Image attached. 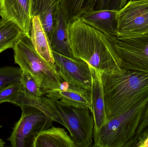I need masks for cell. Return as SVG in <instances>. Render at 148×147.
<instances>
[{"label": "cell", "instance_id": "obj_1", "mask_svg": "<svg viewBox=\"0 0 148 147\" xmlns=\"http://www.w3.org/2000/svg\"><path fill=\"white\" fill-rule=\"evenodd\" d=\"M69 39L74 57L107 75L123 68L110 39L79 19L69 24Z\"/></svg>", "mask_w": 148, "mask_h": 147}, {"label": "cell", "instance_id": "obj_2", "mask_svg": "<svg viewBox=\"0 0 148 147\" xmlns=\"http://www.w3.org/2000/svg\"><path fill=\"white\" fill-rule=\"evenodd\" d=\"M108 121L148 98V74L124 69L121 72L102 74Z\"/></svg>", "mask_w": 148, "mask_h": 147}, {"label": "cell", "instance_id": "obj_3", "mask_svg": "<svg viewBox=\"0 0 148 147\" xmlns=\"http://www.w3.org/2000/svg\"><path fill=\"white\" fill-rule=\"evenodd\" d=\"M148 105V98L94 131L93 147H127L135 136Z\"/></svg>", "mask_w": 148, "mask_h": 147}, {"label": "cell", "instance_id": "obj_4", "mask_svg": "<svg viewBox=\"0 0 148 147\" xmlns=\"http://www.w3.org/2000/svg\"><path fill=\"white\" fill-rule=\"evenodd\" d=\"M15 63L22 70L29 72L44 95L48 91L59 89L63 81L55 64L43 59L36 51L30 38L23 34L13 47Z\"/></svg>", "mask_w": 148, "mask_h": 147}, {"label": "cell", "instance_id": "obj_5", "mask_svg": "<svg viewBox=\"0 0 148 147\" xmlns=\"http://www.w3.org/2000/svg\"><path fill=\"white\" fill-rule=\"evenodd\" d=\"M45 98L68 130L76 147L91 146L94 141V121L90 110L62 105L55 100Z\"/></svg>", "mask_w": 148, "mask_h": 147}, {"label": "cell", "instance_id": "obj_6", "mask_svg": "<svg viewBox=\"0 0 148 147\" xmlns=\"http://www.w3.org/2000/svg\"><path fill=\"white\" fill-rule=\"evenodd\" d=\"M21 116L13 128L8 140L13 147H32L37 135L50 127L52 121L39 109L22 105Z\"/></svg>", "mask_w": 148, "mask_h": 147}, {"label": "cell", "instance_id": "obj_7", "mask_svg": "<svg viewBox=\"0 0 148 147\" xmlns=\"http://www.w3.org/2000/svg\"><path fill=\"white\" fill-rule=\"evenodd\" d=\"M110 39L123 68L148 74V33Z\"/></svg>", "mask_w": 148, "mask_h": 147}, {"label": "cell", "instance_id": "obj_8", "mask_svg": "<svg viewBox=\"0 0 148 147\" xmlns=\"http://www.w3.org/2000/svg\"><path fill=\"white\" fill-rule=\"evenodd\" d=\"M116 36L132 37L148 33V0L130 1L117 11Z\"/></svg>", "mask_w": 148, "mask_h": 147}, {"label": "cell", "instance_id": "obj_9", "mask_svg": "<svg viewBox=\"0 0 148 147\" xmlns=\"http://www.w3.org/2000/svg\"><path fill=\"white\" fill-rule=\"evenodd\" d=\"M57 73L63 82L90 90L91 77L88 63L53 51Z\"/></svg>", "mask_w": 148, "mask_h": 147}, {"label": "cell", "instance_id": "obj_10", "mask_svg": "<svg viewBox=\"0 0 148 147\" xmlns=\"http://www.w3.org/2000/svg\"><path fill=\"white\" fill-rule=\"evenodd\" d=\"M0 17L16 25L30 38L32 19L30 0H0Z\"/></svg>", "mask_w": 148, "mask_h": 147}, {"label": "cell", "instance_id": "obj_11", "mask_svg": "<svg viewBox=\"0 0 148 147\" xmlns=\"http://www.w3.org/2000/svg\"><path fill=\"white\" fill-rule=\"evenodd\" d=\"M44 96L62 105L88 108L91 110L90 90L65 82L59 89L48 91Z\"/></svg>", "mask_w": 148, "mask_h": 147}, {"label": "cell", "instance_id": "obj_12", "mask_svg": "<svg viewBox=\"0 0 148 147\" xmlns=\"http://www.w3.org/2000/svg\"><path fill=\"white\" fill-rule=\"evenodd\" d=\"M88 65L91 77L90 92L91 111L94 121V131H97L108 121L104 102L103 72L100 70Z\"/></svg>", "mask_w": 148, "mask_h": 147}, {"label": "cell", "instance_id": "obj_13", "mask_svg": "<svg viewBox=\"0 0 148 147\" xmlns=\"http://www.w3.org/2000/svg\"><path fill=\"white\" fill-rule=\"evenodd\" d=\"M117 11L113 10H93L80 16V19L109 38L116 36Z\"/></svg>", "mask_w": 148, "mask_h": 147}, {"label": "cell", "instance_id": "obj_14", "mask_svg": "<svg viewBox=\"0 0 148 147\" xmlns=\"http://www.w3.org/2000/svg\"><path fill=\"white\" fill-rule=\"evenodd\" d=\"M62 0H30L31 19L39 16L49 38L55 23L56 14L61 7Z\"/></svg>", "mask_w": 148, "mask_h": 147}, {"label": "cell", "instance_id": "obj_15", "mask_svg": "<svg viewBox=\"0 0 148 147\" xmlns=\"http://www.w3.org/2000/svg\"><path fill=\"white\" fill-rule=\"evenodd\" d=\"M69 23L61 8L56 14L53 32L49 37L53 51L69 57H74L69 44Z\"/></svg>", "mask_w": 148, "mask_h": 147}, {"label": "cell", "instance_id": "obj_16", "mask_svg": "<svg viewBox=\"0 0 148 147\" xmlns=\"http://www.w3.org/2000/svg\"><path fill=\"white\" fill-rule=\"evenodd\" d=\"M32 147H76L70 135L64 129L52 127L42 131Z\"/></svg>", "mask_w": 148, "mask_h": 147}, {"label": "cell", "instance_id": "obj_17", "mask_svg": "<svg viewBox=\"0 0 148 147\" xmlns=\"http://www.w3.org/2000/svg\"><path fill=\"white\" fill-rule=\"evenodd\" d=\"M30 39L37 53L46 61L54 64L49 38L39 16L32 18Z\"/></svg>", "mask_w": 148, "mask_h": 147}, {"label": "cell", "instance_id": "obj_18", "mask_svg": "<svg viewBox=\"0 0 148 147\" xmlns=\"http://www.w3.org/2000/svg\"><path fill=\"white\" fill-rule=\"evenodd\" d=\"M99 0H62L61 8L69 24L87 12L96 10Z\"/></svg>", "mask_w": 148, "mask_h": 147}, {"label": "cell", "instance_id": "obj_19", "mask_svg": "<svg viewBox=\"0 0 148 147\" xmlns=\"http://www.w3.org/2000/svg\"><path fill=\"white\" fill-rule=\"evenodd\" d=\"M21 30L14 23L0 19V54L14 47L22 35Z\"/></svg>", "mask_w": 148, "mask_h": 147}, {"label": "cell", "instance_id": "obj_20", "mask_svg": "<svg viewBox=\"0 0 148 147\" xmlns=\"http://www.w3.org/2000/svg\"><path fill=\"white\" fill-rule=\"evenodd\" d=\"M21 88V80L13 82L0 88V104L9 102L16 105Z\"/></svg>", "mask_w": 148, "mask_h": 147}, {"label": "cell", "instance_id": "obj_21", "mask_svg": "<svg viewBox=\"0 0 148 147\" xmlns=\"http://www.w3.org/2000/svg\"><path fill=\"white\" fill-rule=\"evenodd\" d=\"M22 70L19 67L5 66L0 68V88L13 82L20 81Z\"/></svg>", "mask_w": 148, "mask_h": 147}, {"label": "cell", "instance_id": "obj_22", "mask_svg": "<svg viewBox=\"0 0 148 147\" xmlns=\"http://www.w3.org/2000/svg\"><path fill=\"white\" fill-rule=\"evenodd\" d=\"M128 0H99L96 10L118 11L122 8Z\"/></svg>", "mask_w": 148, "mask_h": 147}, {"label": "cell", "instance_id": "obj_23", "mask_svg": "<svg viewBox=\"0 0 148 147\" xmlns=\"http://www.w3.org/2000/svg\"><path fill=\"white\" fill-rule=\"evenodd\" d=\"M148 126V105L145 110V112H144V114L142 118L141 121L140 123V125H139V127H138V129L136 131V134L135 136L134 137V139L135 137H136L145 128L147 127Z\"/></svg>", "mask_w": 148, "mask_h": 147}, {"label": "cell", "instance_id": "obj_24", "mask_svg": "<svg viewBox=\"0 0 148 147\" xmlns=\"http://www.w3.org/2000/svg\"><path fill=\"white\" fill-rule=\"evenodd\" d=\"M131 1H132V0H131ZM133 1H136V0H133Z\"/></svg>", "mask_w": 148, "mask_h": 147}, {"label": "cell", "instance_id": "obj_25", "mask_svg": "<svg viewBox=\"0 0 148 147\" xmlns=\"http://www.w3.org/2000/svg\"><path fill=\"white\" fill-rule=\"evenodd\" d=\"M130 1H131V0H130Z\"/></svg>", "mask_w": 148, "mask_h": 147}, {"label": "cell", "instance_id": "obj_26", "mask_svg": "<svg viewBox=\"0 0 148 147\" xmlns=\"http://www.w3.org/2000/svg\"><path fill=\"white\" fill-rule=\"evenodd\" d=\"M0 19H1V18H0Z\"/></svg>", "mask_w": 148, "mask_h": 147}]
</instances>
